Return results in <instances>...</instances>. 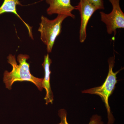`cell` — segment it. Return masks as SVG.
Masks as SVG:
<instances>
[{
	"instance_id": "cell-1",
	"label": "cell",
	"mask_w": 124,
	"mask_h": 124,
	"mask_svg": "<svg viewBox=\"0 0 124 124\" xmlns=\"http://www.w3.org/2000/svg\"><path fill=\"white\" fill-rule=\"evenodd\" d=\"M29 58L27 54H20L17 56L16 62L15 55L10 54L7 57L8 63L12 67L11 71H5L4 74L3 81L6 87L9 90L12 88L13 84L16 81H29L34 84L38 89L41 91L43 90L42 82L43 78H39L35 77L30 72V64L27 62Z\"/></svg>"
},
{
	"instance_id": "cell-2",
	"label": "cell",
	"mask_w": 124,
	"mask_h": 124,
	"mask_svg": "<svg viewBox=\"0 0 124 124\" xmlns=\"http://www.w3.org/2000/svg\"><path fill=\"white\" fill-rule=\"evenodd\" d=\"M108 72L105 82L100 86L88 89L82 91V93L95 94L99 95L105 104L108 113V124H112L114 122V117L111 112L110 108L108 103V98L112 94L115 88L116 85L117 83V73L121 70L116 72H113V69L115 63V56L108 58Z\"/></svg>"
},
{
	"instance_id": "cell-3",
	"label": "cell",
	"mask_w": 124,
	"mask_h": 124,
	"mask_svg": "<svg viewBox=\"0 0 124 124\" xmlns=\"http://www.w3.org/2000/svg\"><path fill=\"white\" fill-rule=\"evenodd\" d=\"M68 17L66 15H58L54 19L50 20L44 16H41L38 31L40 33L41 39L46 46L48 53L52 52L55 40L62 32L63 22Z\"/></svg>"
},
{
	"instance_id": "cell-4",
	"label": "cell",
	"mask_w": 124,
	"mask_h": 124,
	"mask_svg": "<svg viewBox=\"0 0 124 124\" xmlns=\"http://www.w3.org/2000/svg\"><path fill=\"white\" fill-rule=\"evenodd\" d=\"M112 5L110 13L106 14L100 11L101 21L106 24L108 34L116 35V30L124 28V14L120 6V0H109Z\"/></svg>"
},
{
	"instance_id": "cell-5",
	"label": "cell",
	"mask_w": 124,
	"mask_h": 124,
	"mask_svg": "<svg viewBox=\"0 0 124 124\" xmlns=\"http://www.w3.org/2000/svg\"><path fill=\"white\" fill-rule=\"evenodd\" d=\"M75 10L79 12L81 18V24L79 31V40L83 43L86 37V27L89 20L92 16L98 9L90 3L88 0H80Z\"/></svg>"
},
{
	"instance_id": "cell-6",
	"label": "cell",
	"mask_w": 124,
	"mask_h": 124,
	"mask_svg": "<svg viewBox=\"0 0 124 124\" xmlns=\"http://www.w3.org/2000/svg\"><path fill=\"white\" fill-rule=\"evenodd\" d=\"M49 6L46 13L49 15L54 14L66 15L75 19V16L72 12L75 10V6L71 4V0H46Z\"/></svg>"
},
{
	"instance_id": "cell-7",
	"label": "cell",
	"mask_w": 124,
	"mask_h": 124,
	"mask_svg": "<svg viewBox=\"0 0 124 124\" xmlns=\"http://www.w3.org/2000/svg\"><path fill=\"white\" fill-rule=\"evenodd\" d=\"M52 60L49 58V54L45 55L44 61L42 64L45 71L44 78L42 82V86L45 89L46 94L44 99L46 101V104L47 105L49 103L53 104L54 101V95L51 90L50 84V75L51 71L50 69Z\"/></svg>"
},
{
	"instance_id": "cell-8",
	"label": "cell",
	"mask_w": 124,
	"mask_h": 124,
	"mask_svg": "<svg viewBox=\"0 0 124 124\" xmlns=\"http://www.w3.org/2000/svg\"><path fill=\"white\" fill-rule=\"evenodd\" d=\"M17 5L22 6L19 0H4L3 4L0 7V15L5 13H13L16 15L25 24L28 30L29 36L32 39H33L32 28L29 26V24L24 22L17 12L16 6Z\"/></svg>"
},
{
	"instance_id": "cell-9",
	"label": "cell",
	"mask_w": 124,
	"mask_h": 124,
	"mask_svg": "<svg viewBox=\"0 0 124 124\" xmlns=\"http://www.w3.org/2000/svg\"><path fill=\"white\" fill-rule=\"evenodd\" d=\"M58 115L61 119V122L58 124H69L67 120L66 111L64 109H61L59 111ZM89 124H103V122L101 121V116L94 115L91 117Z\"/></svg>"
},
{
	"instance_id": "cell-10",
	"label": "cell",
	"mask_w": 124,
	"mask_h": 124,
	"mask_svg": "<svg viewBox=\"0 0 124 124\" xmlns=\"http://www.w3.org/2000/svg\"><path fill=\"white\" fill-rule=\"evenodd\" d=\"M89 2L96 7L98 10L104 9V1L103 0H88Z\"/></svg>"
}]
</instances>
